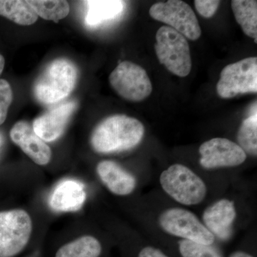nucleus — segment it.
Masks as SVG:
<instances>
[{
	"label": "nucleus",
	"mask_w": 257,
	"mask_h": 257,
	"mask_svg": "<svg viewBox=\"0 0 257 257\" xmlns=\"http://www.w3.org/2000/svg\"><path fill=\"white\" fill-rule=\"evenodd\" d=\"M28 3L37 16L50 21L58 22L70 12L69 3L63 0H29Z\"/></svg>",
	"instance_id": "aec40b11"
},
{
	"label": "nucleus",
	"mask_w": 257,
	"mask_h": 257,
	"mask_svg": "<svg viewBox=\"0 0 257 257\" xmlns=\"http://www.w3.org/2000/svg\"><path fill=\"white\" fill-rule=\"evenodd\" d=\"M200 165L207 170L236 167L246 160V154L239 145L225 138H214L199 147Z\"/></svg>",
	"instance_id": "9d476101"
},
{
	"label": "nucleus",
	"mask_w": 257,
	"mask_h": 257,
	"mask_svg": "<svg viewBox=\"0 0 257 257\" xmlns=\"http://www.w3.org/2000/svg\"><path fill=\"white\" fill-rule=\"evenodd\" d=\"M77 80L75 65L66 59H57L50 62L37 78L34 94L42 104H53L69 96Z\"/></svg>",
	"instance_id": "f03ea898"
},
{
	"label": "nucleus",
	"mask_w": 257,
	"mask_h": 257,
	"mask_svg": "<svg viewBox=\"0 0 257 257\" xmlns=\"http://www.w3.org/2000/svg\"><path fill=\"white\" fill-rule=\"evenodd\" d=\"M84 186L74 180L61 182L52 192L50 206L52 210L59 212L78 211L86 200Z\"/></svg>",
	"instance_id": "2eb2a0df"
},
{
	"label": "nucleus",
	"mask_w": 257,
	"mask_h": 257,
	"mask_svg": "<svg viewBox=\"0 0 257 257\" xmlns=\"http://www.w3.org/2000/svg\"><path fill=\"white\" fill-rule=\"evenodd\" d=\"M161 227L166 232L183 239L203 244L212 245L214 236L192 211L182 208H172L159 217Z\"/></svg>",
	"instance_id": "1a4fd4ad"
},
{
	"label": "nucleus",
	"mask_w": 257,
	"mask_h": 257,
	"mask_svg": "<svg viewBox=\"0 0 257 257\" xmlns=\"http://www.w3.org/2000/svg\"><path fill=\"white\" fill-rule=\"evenodd\" d=\"M216 92L222 99L256 93V57H248L224 67L216 84Z\"/></svg>",
	"instance_id": "423d86ee"
},
{
	"label": "nucleus",
	"mask_w": 257,
	"mask_h": 257,
	"mask_svg": "<svg viewBox=\"0 0 257 257\" xmlns=\"http://www.w3.org/2000/svg\"><path fill=\"white\" fill-rule=\"evenodd\" d=\"M229 257H253L251 255L247 253L243 252V251H236L231 253Z\"/></svg>",
	"instance_id": "a878e982"
},
{
	"label": "nucleus",
	"mask_w": 257,
	"mask_h": 257,
	"mask_svg": "<svg viewBox=\"0 0 257 257\" xmlns=\"http://www.w3.org/2000/svg\"><path fill=\"white\" fill-rule=\"evenodd\" d=\"M220 3V1H216V0H195L194 1V5L198 13L205 18H210L214 16Z\"/></svg>",
	"instance_id": "b1692460"
},
{
	"label": "nucleus",
	"mask_w": 257,
	"mask_h": 257,
	"mask_svg": "<svg viewBox=\"0 0 257 257\" xmlns=\"http://www.w3.org/2000/svg\"><path fill=\"white\" fill-rule=\"evenodd\" d=\"M145 133L143 123L124 114H115L101 121L91 136V145L98 153L131 150L141 143Z\"/></svg>",
	"instance_id": "f257e3e1"
},
{
	"label": "nucleus",
	"mask_w": 257,
	"mask_h": 257,
	"mask_svg": "<svg viewBox=\"0 0 257 257\" xmlns=\"http://www.w3.org/2000/svg\"><path fill=\"white\" fill-rule=\"evenodd\" d=\"M96 172L104 185L116 195H128L136 187L135 177L112 161H101L96 167Z\"/></svg>",
	"instance_id": "4468645a"
},
{
	"label": "nucleus",
	"mask_w": 257,
	"mask_h": 257,
	"mask_svg": "<svg viewBox=\"0 0 257 257\" xmlns=\"http://www.w3.org/2000/svg\"><path fill=\"white\" fill-rule=\"evenodd\" d=\"M182 257H222L220 252L211 245L203 244L182 239L179 242Z\"/></svg>",
	"instance_id": "4be33fe9"
},
{
	"label": "nucleus",
	"mask_w": 257,
	"mask_h": 257,
	"mask_svg": "<svg viewBox=\"0 0 257 257\" xmlns=\"http://www.w3.org/2000/svg\"><path fill=\"white\" fill-rule=\"evenodd\" d=\"M239 146L251 156L257 155V114L243 120L237 134Z\"/></svg>",
	"instance_id": "412c9836"
},
{
	"label": "nucleus",
	"mask_w": 257,
	"mask_h": 257,
	"mask_svg": "<svg viewBox=\"0 0 257 257\" xmlns=\"http://www.w3.org/2000/svg\"><path fill=\"white\" fill-rule=\"evenodd\" d=\"M101 252L100 241L86 235L62 245L56 251L55 257H99Z\"/></svg>",
	"instance_id": "f3484780"
},
{
	"label": "nucleus",
	"mask_w": 257,
	"mask_h": 257,
	"mask_svg": "<svg viewBox=\"0 0 257 257\" xmlns=\"http://www.w3.org/2000/svg\"><path fill=\"white\" fill-rule=\"evenodd\" d=\"M84 3L88 8L85 17L86 25L92 28L117 18L124 8V2L116 0L87 1Z\"/></svg>",
	"instance_id": "dca6fc26"
},
{
	"label": "nucleus",
	"mask_w": 257,
	"mask_h": 257,
	"mask_svg": "<svg viewBox=\"0 0 257 257\" xmlns=\"http://www.w3.org/2000/svg\"><path fill=\"white\" fill-rule=\"evenodd\" d=\"M5 65V57L3 55L0 54V75L3 73V70H4Z\"/></svg>",
	"instance_id": "bb28decb"
},
{
	"label": "nucleus",
	"mask_w": 257,
	"mask_h": 257,
	"mask_svg": "<svg viewBox=\"0 0 257 257\" xmlns=\"http://www.w3.org/2000/svg\"><path fill=\"white\" fill-rule=\"evenodd\" d=\"M162 189L184 205H196L204 200L207 189L204 181L186 166L175 164L160 175Z\"/></svg>",
	"instance_id": "7ed1b4c3"
},
{
	"label": "nucleus",
	"mask_w": 257,
	"mask_h": 257,
	"mask_svg": "<svg viewBox=\"0 0 257 257\" xmlns=\"http://www.w3.org/2000/svg\"><path fill=\"white\" fill-rule=\"evenodd\" d=\"M234 204L229 199H222L208 207L203 213L204 226L218 238L229 239L231 234V226L236 219Z\"/></svg>",
	"instance_id": "ddd939ff"
},
{
	"label": "nucleus",
	"mask_w": 257,
	"mask_h": 257,
	"mask_svg": "<svg viewBox=\"0 0 257 257\" xmlns=\"http://www.w3.org/2000/svg\"><path fill=\"white\" fill-rule=\"evenodd\" d=\"M156 40L155 52L160 63L179 77L188 76L192 63L187 39L174 29L163 26L157 32Z\"/></svg>",
	"instance_id": "20e7f679"
},
{
	"label": "nucleus",
	"mask_w": 257,
	"mask_h": 257,
	"mask_svg": "<svg viewBox=\"0 0 257 257\" xmlns=\"http://www.w3.org/2000/svg\"><path fill=\"white\" fill-rule=\"evenodd\" d=\"M151 18L169 25L185 38L195 41L202 35L197 16L187 3L181 0H169L152 5Z\"/></svg>",
	"instance_id": "6e6552de"
},
{
	"label": "nucleus",
	"mask_w": 257,
	"mask_h": 257,
	"mask_svg": "<svg viewBox=\"0 0 257 257\" xmlns=\"http://www.w3.org/2000/svg\"><path fill=\"white\" fill-rule=\"evenodd\" d=\"M231 9L236 22L245 35L257 39V2L254 0H233Z\"/></svg>",
	"instance_id": "a211bd4d"
},
{
	"label": "nucleus",
	"mask_w": 257,
	"mask_h": 257,
	"mask_svg": "<svg viewBox=\"0 0 257 257\" xmlns=\"http://www.w3.org/2000/svg\"><path fill=\"white\" fill-rule=\"evenodd\" d=\"M138 257H169L158 248L147 246L143 248L139 253Z\"/></svg>",
	"instance_id": "393cba45"
},
{
	"label": "nucleus",
	"mask_w": 257,
	"mask_h": 257,
	"mask_svg": "<svg viewBox=\"0 0 257 257\" xmlns=\"http://www.w3.org/2000/svg\"><path fill=\"white\" fill-rule=\"evenodd\" d=\"M10 136L12 141L20 147L35 164L45 166L50 163L52 159L50 147L35 133L28 121L15 123L10 130Z\"/></svg>",
	"instance_id": "9b49d317"
},
{
	"label": "nucleus",
	"mask_w": 257,
	"mask_h": 257,
	"mask_svg": "<svg viewBox=\"0 0 257 257\" xmlns=\"http://www.w3.org/2000/svg\"><path fill=\"white\" fill-rule=\"evenodd\" d=\"M13 100V92L8 81L0 79V125L5 122Z\"/></svg>",
	"instance_id": "5701e85b"
},
{
	"label": "nucleus",
	"mask_w": 257,
	"mask_h": 257,
	"mask_svg": "<svg viewBox=\"0 0 257 257\" xmlns=\"http://www.w3.org/2000/svg\"><path fill=\"white\" fill-rule=\"evenodd\" d=\"M109 83L115 92L126 100L139 102L152 92V84L146 70L128 61L118 64L111 72Z\"/></svg>",
	"instance_id": "0eeeda50"
},
{
	"label": "nucleus",
	"mask_w": 257,
	"mask_h": 257,
	"mask_svg": "<svg viewBox=\"0 0 257 257\" xmlns=\"http://www.w3.org/2000/svg\"><path fill=\"white\" fill-rule=\"evenodd\" d=\"M0 15L23 26L33 25L38 19L28 1L24 0H0Z\"/></svg>",
	"instance_id": "6ab92c4d"
},
{
	"label": "nucleus",
	"mask_w": 257,
	"mask_h": 257,
	"mask_svg": "<svg viewBox=\"0 0 257 257\" xmlns=\"http://www.w3.org/2000/svg\"><path fill=\"white\" fill-rule=\"evenodd\" d=\"M76 109L75 101L56 106L35 119L32 124L34 131L45 143L55 141L63 135Z\"/></svg>",
	"instance_id": "f8f14e48"
},
{
	"label": "nucleus",
	"mask_w": 257,
	"mask_h": 257,
	"mask_svg": "<svg viewBox=\"0 0 257 257\" xmlns=\"http://www.w3.org/2000/svg\"><path fill=\"white\" fill-rule=\"evenodd\" d=\"M32 231L31 217L27 211H0V257H15L23 252Z\"/></svg>",
	"instance_id": "39448f33"
}]
</instances>
